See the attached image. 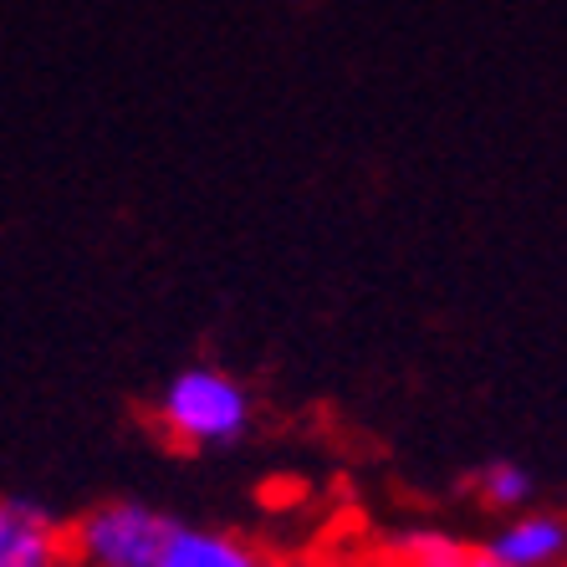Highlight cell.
Listing matches in <instances>:
<instances>
[{
    "label": "cell",
    "mask_w": 567,
    "mask_h": 567,
    "mask_svg": "<svg viewBox=\"0 0 567 567\" xmlns=\"http://www.w3.org/2000/svg\"><path fill=\"white\" fill-rule=\"evenodd\" d=\"M158 424L164 435H174L189 450H220L236 445L246 430H251V394L246 383L230 379L220 369H179L164 394H158Z\"/></svg>",
    "instance_id": "obj_1"
},
{
    "label": "cell",
    "mask_w": 567,
    "mask_h": 567,
    "mask_svg": "<svg viewBox=\"0 0 567 567\" xmlns=\"http://www.w3.org/2000/svg\"><path fill=\"white\" fill-rule=\"evenodd\" d=\"M174 527L179 522L148 502H103L66 527V557L82 567H154Z\"/></svg>",
    "instance_id": "obj_2"
},
{
    "label": "cell",
    "mask_w": 567,
    "mask_h": 567,
    "mask_svg": "<svg viewBox=\"0 0 567 567\" xmlns=\"http://www.w3.org/2000/svg\"><path fill=\"white\" fill-rule=\"evenodd\" d=\"M66 527L31 496H0V567H62Z\"/></svg>",
    "instance_id": "obj_3"
},
{
    "label": "cell",
    "mask_w": 567,
    "mask_h": 567,
    "mask_svg": "<svg viewBox=\"0 0 567 567\" xmlns=\"http://www.w3.org/2000/svg\"><path fill=\"white\" fill-rule=\"evenodd\" d=\"M481 553L502 567H567V516L522 512L491 532Z\"/></svg>",
    "instance_id": "obj_4"
},
{
    "label": "cell",
    "mask_w": 567,
    "mask_h": 567,
    "mask_svg": "<svg viewBox=\"0 0 567 567\" xmlns=\"http://www.w3.org/2000/svg\"><path fill=\"white\" fill-rule=\"evenodd\" d=\"M154 567H261V553H256L251 542L230 537V532L185 527V522H179Z\"/></svg>",
    "instance_id": "obj_5"
},
{
    "label": "cell",
    "mask_w": 567,
    "mask_h": 567,
    "mask_svg": "<svg viewBox=\"0 0 567 567\" xmlns=\"http://www.w3.org/2000/svg\"><path fill=\"white\" fill-rule=\"evenodd\" d=\"M532 491H537V481H532L527 465H516V461H491L475 471V496H481V506H491V512L527 506Z\"/></svg>",
    "instance_id": "obj_6"
},
{
    "label": "cell",
    "mask_w": 567,
    "mask_h": 567,
    "mask_svg": "<svg viewBox=\"0 0 567 567\" xmlns=\"http://www.w3.org/2000/svg\"><path fill=\"white\" fill-rule=\"evenodd\" d=\"M399 557H404V567H465L471 547L445 537V532H414V537L399 542Z\"/></svg>",
    "instance_id": "obj_7"
},
{
    "label": "cell",
    "mask_w": 567,
    "mask_h": 567,
    "mask_svg": "<svg viewBox=\"0 0 567 567\" xmlns=\"http://www.w3.org/2000/svg\"><path fill=\"white\" fill-rule=\"evenodd\" d=\"M465 567H502V563H491V557L481 553V547H471V563H465Z\"/></svg>",
    "instance_id": "obj_8"
},
{
    "label": "cell",
    "mask_w": 567,
    "mask_h": 567,
    "mask_svg": "<svg viewBox=\"0 0 567 567\" xmlns=\"http://www.w3.org/2000/svg\"><path fill=\"white\" fill-rule=\"evenodd\" d=\"M261 567H302V563H261Z\"/></svg>",
    "instance_id": "obj_9"
}]
</instances>
